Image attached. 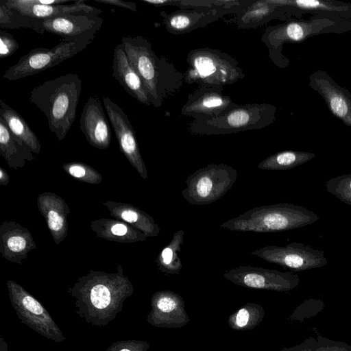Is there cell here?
<instances>
[{
  "label": "cell",
  "instance_id": "6da1fadb",
  "mask_svg": "<svg viewBox=\"0 0 351 351\" xmlns=\"http://www.w3.org/2000/svg\"><path fill=\"white\" fill-rule=\"evenodd\" d=\"M68 292L73 300L75 313L87 324L106 326L114 320L132 296L134 286L118 265L117 272L90 271L80 277Z\"/></svg>",
  "mask_w": 351,
  "mask_h": 351
},
{
  "label": "cell",
  "instance_id": "7a4b0ae2",
  "mask_svg": "<svg viewBox=\"0 0 351 351\" xmlns=\"http://www.w3.org/2000/svg\"><path fill=\"white\" fill-rule=\"evenodd\" d=\"M121 43L132 66L141 77L149 95L152 106L160 108L184 84V75L165 57H158L146 38L125 36Z\"/></svg>",
  "mask_w": 351,
  "mask_h": 351
},
{
  "label": "cell",
  "instance_id": "3957f363",
  "mask_svg": "<svg viewBox=\"0 0 351 351\" xmlns=\"http://www.w3.org/2000/svg\"><path fill=\"white\" fill-rule=\"evenodd\" d=\"M82 84L77 74L68 73L31 90L29 101L45 115L49 130L59 141L66 137L75 121Z\"/></svg>",
  "mask_w": 351,
  "mask_h": 351
},
{
  "label": "cell",
  "instance_id": "277c9868",
  "mask_svg": "<svg viewBox=\"0 0 351 351\" xmlns=\"http://www.w3.org/2000/svg\"><path fill=\"white\" fill-rule=\"evenodd\" d=\"M351 31V20L313 15L308 19L291 18L281 24L268 27L261 40L268 49L271 61L279 68L289 65L282 53L285 43H302L312 36L324 34H343Z\"/></svg>",
  "mask_w": 351,
  "mask_h": 351
},
{
  "label": "cell",
  "instance_id": "5b68a950",
  "mask_svg": "<svg viewBox=\"0 0 351 351\" xmlns=\"http://www.w3.org/2000/svg\"><path fill=\"white\" fill-rule=\"evenodd\" d=\"M318 215L306 208L289 203L254 207L220 224L230 231L259 233L287 231L314 223Z\"/></svg>",
  "mask_w": 351,
  "mask_h": 351
},
{
  "label": "cell",
  "instance_id": "8992f818",
  "mask_svg": "<svg viewBox=\"0 0 351 351\" xmlns=\"http://www.w3.org/2000/svg\"><path fill=\"white\" fill-rule=\"evenodd\" d=\"M276 110L270 104H238L215 117L193 119L189 131L193 134L213 136L260 130L274 123Z\"/></svg>",
  "mask_w": 351,
  "mask_h": 351
},
{
  "label": "cell",
  "instance_id": "52a82bcc",
  "mask_svg": "<svg viewBox=\"0 0 351 351\" xmlns=\"http://www.w3.org/2000/svg\"><path fill=\"white\" fill-rule=\"evenodd\" d=\"M188 68L184 83L223 87L245 77L238 61L217 49L201 47L191 50L186 57Z\"/></svg>",
  "mask_w": 351,
  "mask_h": 351
},
{
  "label": "cell",
  "instance_id": "ba28073f",
  "mask_svg": "<svg viewBox=\"0 0 351 351\" xmlns=\"http://www.w3.org/2000/svg\"><path fill=\"white\" fill-rule=\"evenodd\" d=\"M238 177L237 170L226 164H210L191 173L185 180L182 197L189 204H210L232 189Z\"/></svg>",
  "mask_w": 351,
  "mask_h": 351
},
{
  "label": "cell",
  "instance_id": "9c48e42d",
  "mask_svg": "<svg viewBox=\"0 0 351 351\" xmlns=\"http://www.w3.org/2000/svg\"><path fill=\"white\" fill-rule=\"evenodd\" d=\"M95 36L88 35L72 40H61L58 45L50 49H33L21 57L16 64L5 72L3 77L8 80H16L57 66L84 50Z\"/></svg>",
  "mask_w": 351,
  "mask_h": 351
},
{
  "label": "cell",
  "instance_id": "30bf717a",
  "mask_svg": "<svg viewBox=\"0 0 351 351\" xmlns=\"http://www.w3.org/2000/svg\"><path fill=\"white\" fill-rule=\"evenodd\" d=\"M6 285L10 303L22 324L56 343L66 340L49 312L36 298L12 280Z\"/></svg>",
  "mask_w": 351,
  "mask_h": 351
},
{
  "label": "cell",
  "instance_id": "8fae6325",
  "mask_svg": "<svg viewBox=\"0 0 351 351\" xmlns=\"http://www.w3.org/2000/svg\"><path fill=\"white\" fill-rule=\"evenodd\" d=\"M251 254L298 271L322 267L328 263L322 251L296 242L284 246L267 245L254 250Z\"/></svg>",
  "mask_w": 351,
  "mask_h": 351
},
{
  "label": "cell",
  "instance_id": "7c38bea8",
  "mask_svg": "<svg viewBox=\"0 0 351 351\" xmlns=\"http://www.w3.org/2000/svg\"><path fill=\"white\" fill-rule=\"evenodd\" d=\"M232 282L245 287L289 291L298 287L300 277L292 271H280L261 267L241 265L223 273Z\"/></svg>",
  "mask_w": 351,
  "mask_h": 351
},
{
  "label": "cell",
  "instance_id": "4fadbf2b",
  "mask_svg": "<svg viewBox=\"0 0 351 351\" xmlns=\"http://www.w3.org/2000/svg\"><path fill=\"white\" fill-rule=\"evenodd\" d=\"M103 101L105 110L115 132L120 151L141 177L148 178L147 168L141 154L135 131L123 110L108 97Z\"/></svg>",
  "mask_w": 351,
  "mask_h": 351
},
{
  "label": "cell",
  "instance_id": "5bb4252c",
  "mask_svg": "<svg viewBox=\"0 0 351 351\" xmlns=\"http://www.w3.org/2000/svg\"><path fill=\"white\" fill-rule=\"evenodd\" d=\"M104 23L99 16L66 15L46 19H37L35 32L40 34L51 33L62 40H72L88 35H95Z\"/></svg>",
  "mask_w": 351,
  "mask_h": 351
},
{
  "label": "cell",
  "instance_id": "9a60e30c",
  "mask_svg": "<svg viewBox=\"0 0 351 351\" xmlns=\"http://www.w3.org/2000/svg\"><path fill=\"white\" fill-rule=\"evenodd\" d=\"M223 88L199 86L188 95L181 108L182 116L197 118L215 117L238 104L223 93Z\"/></svg>",
  "mask_w": 351,
  "mask_h": 351
},
{
  "label": "cell",
  "instance_id": "2e32d148",
  "mask_svg": "<svg viewBox=\"0 0 351 351\" xmlns=\"http://www.w3.org/2000/svg\"><path fill=\"white\" fill-rule=\"evenodd\" d=\"M308 85L322 97L333 116L351 128L350 92L322 70L315 71L310 75Z\"/></svg>",
  "mask_w": 351,
  "mask_h": 351
},
{
  "label": "cell",
  "instance_id": "e0dca14e",
  "mask_svg": "<svg viewBox=\"0 0 351 351\" xmlns=\"http://www.w3.org/2000/svg\"><path fill=\"white\" fill-rule=\"evenodd\" d=\"M151 311L147 321L160 328H179L189 321L184 309V302L178 294L169 290L159 291L151 298Z\"/></svg>",
  "mask_w": 351,
  "mask_h": 351
},
{
  "label": "cell",
  "instance_id": "ac0fdd59",
  "mask_svg": "<svg viewBox=\"0 0 351 351\" xmlns=\"http://www.w3.org/2000/svg\"><path fill=\"white\" fill-rule=\"evenodd\" d=\"M239 13L232 9H180L169 14L163 13V24L172 34H184L204 27L225 15Z\"/></svg>",
  "mask_w": 351,
  "mask_h": 351
},
{
  "label": "cell",
  "instance_id": "d6986e66",
  "mask_svg": "<svg viewBox=\"0 0 351 351\" xmlns=\"http://www.w3.org/2000/svg\"><path fill=\"white\" fill-rule=\"evenodd\" d=\"M80 125L90 145L99 149H106L110 146V126L97 98L90 97L88 99L81 114Z\"/></svg>",
  "mask_w": 351,
  "mask_h": 351
},
{
  "label": "cell",
  "instance_id": "ffe728a7",
  "mask_svg": "<svg viewBox=\"0 0 351 351\" xmlns=\"http://www.w3.org/2000/svg\"><path fill=\"white\" fill-rule=\"evenodd\" d=\"M303 15L296 10L275 4L271 0L252 1L234 19L238 28L250 29L262 26L271 20L286 21L291 18L300 19Z\"/></svg>",
  "mask_w": 351,
  "mask_h": 351
},
{
  "label": "cell",
  "instance_id": "44dd1931",
  "mask_svg": "<svg viewBox=\"0 0 351 351\" xmlns=\"http://www.w3.org/2000/svg\"><path fill=\"white\" fill-rule=\"evenodd\" d=\"M9 7L22 14L37 19H46L66 15L99 16L101 10L87 5L84 0L75 1L71 4L41 5L36 0H3Z\"/></svg>",
  "mask_w": 351,
  "mask_h": 351
},
{
  "label": "cell",
  "instance_id": "7402d4cb",
  "mask_svg": "<svg viewBox=\"0 0 351 351\" xmlns=\"http://www.w3.org/2000/svg\"><path fill=\"white\" fill-rule=\"evenodd\" d=\"M36 248L29 230L14 221L0 226V253L6 260L22 265L28 253Z\"/></svg>",
  "mask_w": 351,
  "mask_h": 351
},
{
  "label": "cell",
  "instance_id": "603a6c76",
  "mask_svg": "<svg viewBox=\"0 0 351 351\" xmlns=\"http://www.w3.org/2000/svg\"><path fill=\"white\" fill-rule=\"evenodd\" d=\"M37 206L45 218L54 243L60 244L68 234L67 216L70 208L61 197L51 192L38 195Z\"/></svg>",
  "mask_w": 351,
  "mask_h": 351
},
{
  "label": "cell",
  "instance_id": "cb8c5ba5",
  "mask_svg": "<svg viewBox=\"0 0 351 351\" xmlns=\"http://www.w3.org/2000/svg\"><path fill=\"white\" fill-rule=\"evenodd\" d=\"M112 77L132 97L146 106H152L151 99L141 77L135 70L121 43L113 52Z\"/></svg>",
  "mask_w": 351,
  "mask_h": 351
},
{
  "label": "cell",
  "instance_id": "d4e9b609",
  "mask_svg": "<svg viewBox=\"0 0 351 351\" xmlns=\"http://www.w3.org/2000/svg\"><path fill=\"white\" fill-rule=\"evenodd\" d=\"M275 4L296 10L301 14H311L331 18L351 19V3L336 0H271Z\"/></svg>",
  "mask_w": 351,
  "mask_h": 351
},
{
  "label": "cell",
  "instance_id": "484cf974",
  "mask_svg": "<svg viewBox=\"0 0 351 351\" xmlns=\"http://www.w3.org/2000/svg\"><path fill=\"white\" fill-rule=\"evenodd\" d=\"M114 219L126 222L142 232L147 237H156L160 228L154 218L132 204L108 200L103 204Z\"/></svg>",
  "mask_w": 351,
  "mask_h": 351
},
{
  "label": "cell",
  "instance_id": "4316f807",
  "mask_svg": "<svg viewBox=\"0 0 351 351\" xmlns=\"http://www.w3.org/2000/svg\"><path fill=\"white\" fill-rule=\"evenodd\" d=\"M91 230L99 238L121 243H133L145 241L147 237L139 230L126 222L110 218L91 221Z\"/></svg>",
  "mask_w": 351,
  "mask_h": 351
},
{
  "label": "cell",
  "instance_id": "83f0119b",
  "mask_svg": "<svg viewBox=\"0 0 351 351\" xmlns=\"http://www.w3.org/2000/svg\"><path fill=\"white\" fill-rule=\"evenodd\" d=\"M0 153L8 166L16 169L23 167L26 161L34 160L32 151L16 137L0 119Z\"/></svg>",
  "mask_w": 351,
  "mask_h": 351
},
{
  "label": "cell",
  "instance_id": "f1b7e54d",
  "mask_svg": "<svg viewBox=\"0 0 351 351\" xmlns=\"http://www.w3.org/2000/svg\"><path fill=\"white\" fill-rule=\"evenodd\" d=\"M0 119L16 137L30 148L33 153H40L41 145L34 131L23 117L2 99L0 100Z\"/></svg>",
  "mask_w": 351,
  "mask_h": 351
},
{
  "label": "cell",
  "instance_id": "f546056e",
  "mask_svg": "<svg viewBox=\"0 0 351 351\" xmlns=\"http://www.w3.org/2000/svg\"><path fill=\"white\" fill-rule=\"evenodd\" d=\"M154 6L174 5L180 9H232L240 13L252 1L239 0H141Z\"/></svg>",
  "mask_w": 351,
  "mask_h": 351
},
{
  "label": "cell",
  "instance_id": "4dcf8cb0",
  "mask_svg": "<svg viewBox=\"0 0 351 351\" xmlns=\"http://www.w3.org/2000/svg\"><path fill=\"white\" fill-rule=\"evenodd\" d=\"M315 156V154L304 151L285 150L274 154L258 165L263 170H288L302 165Z\"/></svg>",
  "mask_w": 351,
  "mask_h": 351
},
{
  "label": "cell",
  "instance_id": "1f68e13d",
  "mask_svg": "<svg viewBox=\"0 0 351 351\" xmlns=\"http://www.w3.org/2000/svg\"><path fill=\"white\" fill-rule=\"evenodd\" d=\"M184 231L176 232L171 241L162 248L156 258V263L160 271L165 274H178L182 268L179 257L181 245L184 242Z\"/></svg>",
  "mask_w": 351,
  "mask_h": 351
},
{
  "label": "cell",
  "instance_id": "d6a6232c",
  "mask_svg": "<svg viewBox=\"0 0 351 351\" xmlns=\"http://www.w3.org/2000/svg\"><path fill=\"white\" fill-rule=\"evenodd\" d=\"M280 351H351V346L346 342L328 339L320 334L309 336L302 343Z\"/></svg>",
  "mask_w": 351,
  "mask_h": 351
},
{
  "label": "cell",
  "instance_id": "836d02e7",
  "mask_svg": "<svg viewBox=\"0 0 351 351\" xmlns=\"http://www.w3.org/2000/svg\"><path fill=\"white\" fill-rule=\"evenodd\" d=\"M264 311L263 308L256 304H247L229 318V325L235 330H252L263 319Z\"/></svg>",
  "mask_w": 351,
  "mask_h": 351
},
{
  "label": "cell",
  "instance_id": "e575fe53",
  "mask_svg": "<svg viewBox=\"0 0 351 351\" xmlns=\"http://www.w3.org/2000/svg\"><path fill=\"white\" fill-rule=\"evenodd\" d=\"M36 19L26 16L18 10L0 1V27L3 29L28 28L35 30Z\"/></svg>",
  "mask_w": 351,
  "mask_h": 351
},
{
  "label": "cell",
  "instance_id": "d590c367",
  "mask_svg": "<svg viewBox=\"0 0 351 351\" xmlns=\"http://www.w3.org/2000/svg\"><path fill=\"white\" fill-rule=\"evenodd\" d=\"M62 168L69 176L82 182L98 184L102 180L101 175L97 170L83 162H67Z\"/></svg>",
  "mask_w": 351,
  "mask_h": 351
},
{
  "label": "cell",
  "instance_id": "8d00e7d4",
  "mask_svg": "<svg viewBox=\"0 0 351 351\" xmlns=\"http://www.w3.org/2000/svg\"><path fill=\"white\" fill-rule=\"evenodd\" d=\"M326 191L351 206V174L332 178L326 182Z\"/></svg>",
  "mask_w": 351,
  "mask_h": 351
},
{
  "label": "cell",
  "instance_id": "74e56055",
  "mask_svg": "<svg viewBox=\"0 0 351 351\" xmlns=\"http://www.w3.org/2000/svg\"><path fill=\"white\" fill-rule=\"evenodd\" d=\"M149 344L136 339L120 340L112 343L106 351H147Z\"/></svg>",
  "mask_w": 351,
  "mask_h": 351
},
{
  "label": "cell",
  "instance_id": "f35d334b",
  "mask_svg": "<svg viewBox=\"0 0 351 351\" xmlns=\"http://www.w3.org/2000/svg\"><path fill=\"white\" fill-rule=\"evenodd\" d=\"M19 48L14 37L6 31L0 30V58L3 59L12 56Z\"/></svg>",
  "mask_w": 351,
  "mask_h": 351
},
{
  "label": "cell",
  "instance_id": "ab89813d",
  "mask_svg": "<svg viewBox=\"0 0 351 351\" xmlns=\"http://www.w3.org/2000/svg\"><path fill=\"white\" fill-rule=\"evenodd\" d=\"M97 3L116 5L120 8L128 9L133 12H137L136 4L133 2L123 1L120 0H94Z\"/></svg>",
  "mask_w": 351,
  "mask_h": 351
},
{
  "label": "cell",
  "instance_id": "60d3db41",
  "mask_svg": "<svg viewBox=\"0 0 351 351\" xmlns=\"http://www.w3.org/2000/svg\"><path fill=\"white\" fill-rule=\"evenodd\" d=\"M10 182V177L7 171L1 167H0V184L6 186Z\"/></svg>",
  "mask_w": 351,
  "mask_h": 351
},
{
  "label": "cell",
  "instance_id": "b9f144b4",
  "mask_svg": "<svg viewBox=\"0 0 351 351\" xmlns=\"http://www.w3.org/2000/svg\"><path fill=\"white\" fill-rule=\"evenodd\" d=\"M0 351H8V345L2 337L0 338Z\"/></svg>",
  "mask_w": 351,
  "mask_h": 351
}]
</instances>
